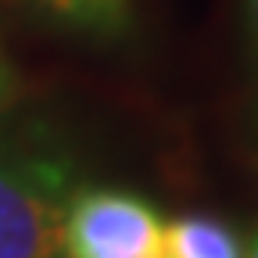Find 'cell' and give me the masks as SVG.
<instances>
[{
    "instance_id": "obj_2",
    "label": "cell",
    "mask_w": 258,
    "mask_h": 258,
    "mask_svg": "<svg viewBox=\"0 0 258 258\" xmlns=\"http://www.w3.org/2000/svg\"><path fill=\"white\" fill-rule=\"evenodd\" d=\"M165 219L137 194L79 190L64 215V258H161Z\"/></svg>"
},
{
    "instance_id": "obj_3",
    "label": "cell",
    "mask_w": 258,
    "mask_h": 258,
    "mask_svg": "<svg viewBox=\"0 0 258 258\" xmlns=\"http://www.w3.org/2000/svg\"><path fill=\"white\" fill-rule=\"evenodd\" d=\"M161 258H244V244L219 219L179 215L161 230Z\"/></svg>"
},
{
    "instance_id": "obj_7",
    "label": "cell",
    "mask_w": 258,
    "mask_h": 258,
    "mask_svg": "<svg viewBox=\"0 0 258 258\" xmlns=\"http://www.w3.org/2000/svg\"><path fill=\"white\" fill-rule=\"evenodd\" d=\"M244 258H258V230L251 233V240L244 244Z\"/></svg>"
},
{
    "instance_id": "obj_5",
    "label": "cell",
    "mask_w": 258,
    "mask_h": 258,
    "mask_svg": "<svg viewBox=\"0 0 258 258\" xmlns=\"http://www.w3.org/2000/svg\"><path fill=\"white\" fill-rule=\"evenodd\" d=\"M11 93H15V69H11V61H8L4 40H0V108L11 101Z\"/></svg>"
},
{
    "instance_id": "obj_1",
    "label": "cell",
    "mask_w": 258,
    "mask_h": 258,
    "mask_svg": "<svg viewBox=\"0 0 258 258\" xmlns=\"http://www.w3.org/2000/svg\"><path fill=\"white\" fill-rule=\"evenodd\" d=\"M72 194L64 161L40 147L0 140V258H64Z\"/></svg>"
},
{
    "instance_id": "obj_4",
    "label": "cell",
    "mask_w": 258,
    "mask_h": 258,
    "mask_svg": "<svg viewBox=\"0 0 258 258\" xmlns=\"http://www.w3.org/2000/svg\"><path fill=\"white\" fill-rule=\"evenodd\" d=\"M32 4L93 36H115L129 25V0H32Z\"/></svg>"
},
{
    "instance_id": "obj_6",
    "label": "cell",
    "mask_w": 258,
    "mask_h": 258,
    "mask_svg": "<svg viewBox=\"0 0 258 258\" xmlns=\"http://www.w3.org/2000/svg\"><path fill=\"white\" fill-rule=\"evenodd\" d=\"M244 25H247L251 50H254V57H258V0H244Z\"/></svg>"
}]
</instances>
